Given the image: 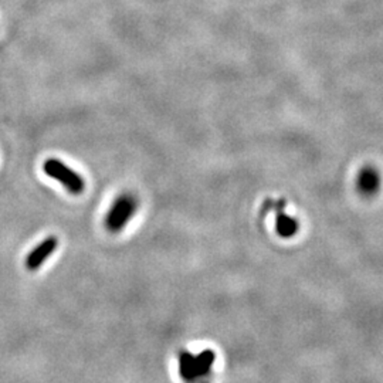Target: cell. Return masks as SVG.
<instances>
[{"label": "cell", "instance_id": "cell-1", "mask_svg": "<svg viewBox=\"0 0 383 383\" xmlns=\"http://www.w3.org/2000/svg\"><path fill=\"white\" fill-rule=\"evenodd\" d=\"M138 208L137 199L131 193H122L119 195L114 203L111 209L108 210L106 216V227L111 233H119L122 228L130 223L132 216L135 215Z\"/></svg>", "mask_w": 383, "mask_h": 383}, {"label": "cell", "instance_id": "cell-2", "mask_svg": "<svg viewBox=\"0 0 383 383\" xmlns=\"http://www.w3.org/2000/svg\"><path fill=\"white\" fill-rule=\"evenodd\" d=\"M43 170L48 177L60 182L72 195H80L86 189L84 179L75 170H72L71 168H68L67 165H64L61 161L56 158L47 159L43 164Z\"/></svg>", "mask_w": 383, "mask_h": 383}, {"label": "cell", "instance_id": "cell-3", "mask_svg": "<svg viewBox=\"0 0 383 383\" xmlns=\"http://www.w3.org/2000/svg\"><path fill=\"white\" fill-rule=\"evenodd\" d=\"M284 200H279V202H274L273 203V208L277 209V215H275V232L279 237H293L297 235L298 228H299V222L293 217L288 216L287 213H284Z\"/></svg>", "mask_w": 383, "mask_h": 383}, {"label": "cell", "instance_id": "cell-4", "mask_svg": "<svg viewBox=\"0 0 383 383\" xmlns=\"http://www.w3.org/2000/svg\"><path fill=\"white\" fill-rule=\"evenodd\" d=\"M57 246H59V240L55 236H50V237L44 239L28 255V259H26V267H28L29 270L40 268L41 264L50 257L51 254L55 253Z\"/></svg>", "mask_w": 383, "mask_h": 383}, {"label": "cell", "instance_id": "cell-5", "mask_svg": "<svg viewBox=\"0 0 383 383\" xmlns=\"http://www.w3.org/2000/svg\"><path fill=\"white\" fill-rule=\"evenodd\" d=\"M357 184L365 193L375 192L379 188V175L373 169H365L361 172Z\"/></svg>", "mask_w": 383, "mask_h": 383}]
</instances>
